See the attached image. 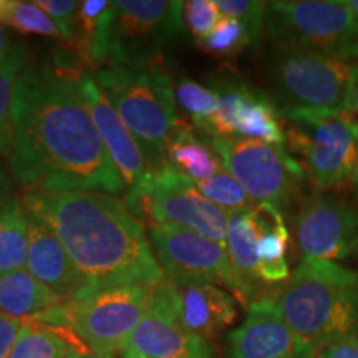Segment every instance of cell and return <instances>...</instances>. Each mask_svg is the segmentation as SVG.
<instances>
[{
	"label": "cell",
	"mask_w": 358,
	"mask_h": 358,
	"mask_svg": "<svg viewBox=\"0 0 358 358\" xmlns=\"http://www.w3.org/2000/svg\"><path fill=\"white\" fill-rule=\"evenodd\" d=\"M12 127L10 173L29 192L127 191L80 82L57 77L48 65H29L13 88Z\"/></svg>",
	"instance_id": "cell-1"
},
{
	"label": "cell",
	"mask_w": 358,
	"mask_h": 358,
	"mask_svg": "<svg viewBox=\"0 0 358 358\" xmlns=\"http://www.w3.org/2000/svg\"><path fill=\"white\" fill-rule=\"evenodd\" d=\"M22 203L65 248L85 284L82 294L105 285L166 279L143 222L123 199L90 191H43L27 192Z\"/></svg>",
	"instance_id": "cell-2"
},
{
	"label": "cell",
	"mask_w": 358,
	"mask_h": 358,
	"mask_svg": "<svg viewBox=\"0 0 358 358\" xmlns=\"http://www.w3.org/2000/svg\"><path fill=\"white\" fill-rule=\"evenodd\" d=\"M285 324L313 355L357 332L358 272L334 261L306 259L277 292Z\"/></svg>",
	"instance_id": "cell-3"
},
{
	"label": "cell",
	"mask_w": 358,
	"mask_h": 358,
	"mask_svg": "<svg viewBox=\"0 0 358 358\" xmlns=\"http://www.w3.org/2000/svg\"><path fill=\"white\" fill-rule=\"evenodd\" d=\"M182 10L185 2L178 0H116L78 27L75 43L95 71L111 64H145L181 35Z\"/></svg>",
	"instance_id": "cell-4"
},
{
	"label": "cell",
	"mask_w": 358,
	"mask_h": 358,
	"mask_svg": "<svg viewBox=\"0 0 358 358\" xmlns=\"http://www.w3.org/2000/svg\"><path fill=\"white\" fill-rule=\"evenodd\" d=\"M93 77L133 133L148 168L163 169L178 120L174 87L161 57L136 65H105Z\"/></svg>",
	"instance_id": "cell-5"
},
{
	"label": "cell",
	"mask_w": 358,
	"mask_h": 358,
	"mask_svg": "<svg viewBox=\"0 0 358 358\" xmlns=\"http://www.w3.org/2000/svg\"><path fill=\"white\" fill-rule=\"evenodd\" d=\"M155 287L156 284L105 285L34 319L71 330L95 353L115 355L146 315Z\"/></svg>",
	"instance_id": "cell-6"
},
{
	"label": "cell",
	"mask_w": 358,
	"mask_h": 358,
	"mask_svg": "<svg viewBox=\"0 0 358 358\" xmlns=\"http://www.w3.org/2000/svg\"><path fill=\"white\" fill-rule=\"evenodd\" d=\"M287 120L289 148L317 191L352 181L358 163V120L347 110H295Z\"/></svg>",
	"instance_id": "cell-7"
},
{
	"label": "cell",
	"mask_w": 358,
	"mask_h": 358,
	"mask_svg": "<svg viewBox=\"0 0 358 358\" xmlns=\"http://www.w3.org/2000/svg\"><path fill=\"white\" fill-rule=\"evenodd\" d=\"M355 64L274 43L267 60L272 100L280 113L295 110H347Z\"/></svg>",
	"instance_id": "cell-8"
},
{
	"label": "cell",
	"mask_w": 358,
	"mask_h": 358,
	"mask_svg": "<svg viewBox=\"0 0 358 358\" xmlns=\"http://www.w3.org/2000/svg\"><path fill=\"white\" fill-rule=\"evenodd\" d=\"M264 30L274 43L358 60V19L343 0L267 2Z\"/></svg>",
	"instance_id": "cell-9"
},
{
	"label": "cell",
	"mask_w": 358,
	"mask_h": 358,
	"mask_svg": "<svg viewBox=\"0 0 358 358\" xmlns=\"http://www.w3.org/2000/svg\"><path fill=\"white\" fill-rule=\"evenodd\" d=\"M123 201L148 227L173 224L226 248L229 214L204 198L196 182L176 169L164 166L151 171L141 185L124 192Z\"/></svg>",
	"instance_id": "cell-10"
},
{
	"label": "cell",
	"mask_w": 358,
	"mask_h": 358,
	"mask_svg": "<svg viewBox=\"0 0 358 358\" xmlns=\"http://www.w3.org/2000/svg\"><path fill=\"white\" fill-rule=\"evenodd\" d=\"M209 145L256 204L284 211L301 191L306 169L285 146L239 136H211Z\"/></svg>",
	"instance_id": "cell-11"
},
{
	"label": "cell",
	"mask_w": 358,
	"mask_h": 358,
	"mask_svg": "<svg viewBox=\"0 0 358 358\" xmlns=\"http://www.w3.org/2000/svg\"><path fill=\"white\" fill-rule=\"evenodd\" d=\"M146 234L166 279L221 284L248 307L244 287L232 268L226 248L198 232L173 224H155L148 227Z\"/></svg>",
	"instance_id": "cell-12"
},
{
	"label": "cell",
	"mask_w": 358,
	"mask_h": 358,
	"mask_svg": "<svg viewBox=\"0 0 358 358\" xmlns=\"http://www.w3.org/2000/svg\"><path fill=\"white\" fill-rule=\"evenodd\" d=\"M120 358H217L213 343L186 330L174 310L168 279L156 284L146 315L124 340Z\"/></svg>",
	"instance_id": "cell-13"
},
{
	"label": "cell",
	"mask_w": 358,
	"mask_h": 358,
	"mask_svg": "<svg viewBox=\"0 0 358 358\" xmlns=\"http://www.w3.org/2000/svg\"><path fill=\"white\" fill-rule=\"evenodd\" d=\"M302 261H340L358 250V209L330 194H317L295 221Z\"/></svg>",
	"instance_id": "cell-14"
},
{
	"label": "cell",
	"mask_w": 358,
	"mask_h": 358,
	"mask_svg": "<svg viewBox=\"0 0 358 358\" xmlns=\"http://www.w3.org/2000/svg\"><path fill=\"white\" fill-rule=\"evenodd\" d=\"M217 113L204 127L211 136H239L285 146L282 113L271 96L239 82H221Z\"/></svg>",
	"instance_id": "cell-15"
},
{
	"label": "cell",
	"mask_w": 358,
	"mask_h": 358,
	"mask_svg": "<svg viewBox=\"0 0 358 358\" xmlns=\"http://www.w3.org/2000/svg\"><path fill=\"white\" fill-rule=\"evenodd\" d=\"M227 358H315L290 332L275 299L252 302L243 325L227 334Z\"/></svg>",
	"instance_id": "cell-16"
},
{
	"label": "cell",
	"mask_w": 358,
	"mask_h": 358,
	"mask_svg": "<svg viewBox=\"0 0 358 358\" xmlns=\"http://www.w3.org/2000/svg\"><path fill=\"white\" fill-rule=\"evenodd\" d=\"M80 87L87 106L92 115L93 123L98 129L103 145L106 146L108 153L113 159L115 166L122 174L127 191L133 189L145 181L151 169L148 168L145 156L141 153V148L134 140L133 133L129 131L120 115L116 113L108 98L98 87L93 73L85 75L80 80ZM124 191V192H127Z\"/></svg>",
	"instance_id": "cell-17"
},
{
	"label": "cell",
	"mask_w": 358,
	"mask_h": 358,
	"mask_svg": "<svg viewBox=\"0 0 358 358\" xmlns=\"http://www.w3.org/2000/svg\"><path fill=\"white\" fill-rule=\"evenodd\" d=\"M174 310L186 330L211 342L224 329L234 324V297L211 282L168 279Z\"/></svg>",
	"instance_id": "cell-18"
},
{
	"label": "cell",
	"mask_w": 358,
	"mask_h": 358,
	"mask_svg": "<svg viewBox=\"0 0 358 358\" xmlns=\"http://www.w3.org/2000/svg\"><path fill=\"white\" fill-rule=\"evenodd\" d=\"M27 271L48 289L71 301L85 290V284L69 254L53 231L29 213V250Z\"/></svg>",
	"instance_id": "cell-19"
},
{
	"label": "cell",
	"mask_w": 358,
	"mask_h": 358,
	"mask_svg": "<svg viewBox=\"0 0 358 358\" xmlns=\"http://www.w3.org/2000/svg\"><path fill=\"white\" fill-rule=\"evenodd\" d=\"M262 226L264 209L261 204L250 211L231 213L227 222L226 250L229 254L232 268L244 287L248 308L252 302L271 299L259 274L257 248Z\"/></svg>",
	"instance_id": "cell-20"
},
{
	"label": "cell",
	"mask_w": 358,
	"mask_h": 358,
	"mask_svg": "<svg viewBox=\"0 0 358 358\" xmlns=\"http://www.w3.org/2000/svg\"><path fill=\"white\" fill-rule=\"evenodd\" d=\"M65 302L27 268L0 274V312L13 319H34Z\"/></svg>",
	"instance_id": "cell-21"
},
{
	"label": "cell",
	"mask_w": 358,
	"mask_h": 358,
	"mask_svg": "<svg viewBox=\"0 0 358 358\" xmlns=\"http://www.w3.org/2000/svg\"><path fill=\"white\" fill-rule=\"evenodd\" d=\"M261 206L264 209V226L257 248L259 274L262 284L268 289L289 280L287 250L290 236L282 211L271 204Z\"/></svg>",
	"instance_id": "cell-22"
},
{
	"label": "cell",
	"mask_w": 358,
	"mask_h": 358,
	"mask_svg": "<svg viewBox=\"0 0 358 358\" xmlns=\"http://www.w3.org/2000/svg\"><path fill=\"white\" fill-rule=\"evenodd\" d=\"M166 166L176 169L194 182L213 178L224 169L211 145L198 140L191 128L179 124L168 143Z\"/></svg>",
	"instance_id": "cell-23"
},
{
	"label": "cell",
	"mask_w": 358,
	"mask_h": 358,
	"mask_svg": "<svg viewBox=\"0 0 358 358\" xmlns=\"http://www.w3.org/2000/svg\"><path fill=\"white\" fill-rule=\"evenodd\" d=\"M77 338L65 327H53L37 319L22 320L10 358H66L71 342Z\"/></svg>",
	"instance_id": "cell-24"
},
{
	"label": "cell",
	"mask_w": 358,
	"mask_h": 358,
	"mask_svg": "<svg viewBox=\"0 0 358 358\" xmlns=\"http://www.w3.org/2000/svg\"><path fill=\"white\" fill-rule=\"evenodd\" d=\"M29 250V213L22 199L0 206V274L27 266Z\"/></svg>",
	"instance_id": "cell-25"
},
{
	"label": "cell",
	"mask_w": 358,
	"mask_h": 358,
	"mask_svg": "<svg viewBox=\"0 0 358 358\" xmlns=\"http://www.w3.org/2000/svg\"><path fill=\"white\" fill-rule=\"evenodd\" d=\"M30 64V52L25 43H15L7 60L0 66V156L10 158L13 148L12 98L17 80Z\"/></svg>",
	"instance_id": "cell-26"
},
{
	"label": "cell",
	"mask_w": 358,
	"mask_h": 358,
	"mask_svg": "<svg viewBox=\"0 0 358 358\" xmlns=\"http://www.w3.org/2000/svg\"><path fill=\"white\" fill-rule=\"evenodd\" d=\"M0 19L6 27L22 34H35L42 37H52L66 42L50 15L43 12L35 2H20V0H0Z\"/></svg>",
	"instance_id": "cell-27"
},
{
	"label": "cell",
	"mask_w": 358,
	"mask_h": 358,
	"mask_svg": "<svg viewBox=\"0 0 358 358\" xmlns=\"http://www.w3.org/2000/svg\"><path fill=\"white\" fill-rule=\"evenodd\" d=\"M196 186L203 192L204 198H208L227 214L250 211L257 206L241 186V182L226 169H221L213 178L196 182Z\"/></svg>",
	"instance_id": "cell-28"
},
{
	"label": "cell",
	"mask_w": 358,
	"mask_h": 358,
	"mask_svg": "<svg viewBox=\"0 0 358 358\" xmlns=\"http://www.w3.org/2000/svg\"><path fill=\"white\" fill-rule=\"evenodd\" d=\"M178 105L192 118L194 127L204 129L209 120L217 113L219 95L216 88H208L191 78H181L174 87Z\"/></svg>",
	"instance_id": "cell-29"
},
{
	"label": "cell",
	"mask_w": 358,
	"mask_h": 358,
	"mask_svg": "<svg viewBox=\"0 0 358 358\" xmlns=\"http://www.w3.org/2000/svg\"><path fill=\"white\" fill-rule=\"evenodd\" d=\"M198 45L213 55L231 57L244 50L245 47H252V40L248 29L241 22L222 17L211 34L198 40Z\"/></svg>",
	"instance_id": "cell-30"
},
{
	"label": "cell",
	"mask_w": 358,
	"mask_h": 358,
	"mask_svg": "<svg viewBox=\"0 0 358 358\" xmlns=\"http://www.w3.org/2000/svg\"><path fill=\"white\" fill-rule=\"evenodd\" d=\"M216 6L222 17L241 22L250 35L252 47L261 43L264 24H266L267 2L259 0H216Z\"/></svg>",
	"instance_id": "cell-31"
},
{
	"label": "cell",
	"mask_w": 358,
	"mask_h": 358,
	"mask_svg": "<svg viewBox=\"0 0 358 358\" xmlns=\"http://www.w3.org/2000/svg\"><path fill=\"white\" fill-rule=\"evenodd\" d=\"M182 17L189 32L201 40L216 29L222 13L216 6V0H189L185 2Z\"/></svg>",
	"instance_id": "cell-32"
},
{
	"label": "cell",
	"mask_w": 358,
	"mask_h": 358,
	"mask_svg": "<svg viewBox=\"0 0 358 358\" xmlns=\"http://www.w3.org/2000/svg\"><path fill=\"white\" fill-rule=\"evenodd\" d=\"M37 6L52 17L60 27L66 42H75L77 37V17L80 3L75 0H37Z\"/></svg>",
	"instance_id": "cell-33"
},
{
	"label": "cell",
	"mask_w": 358,
	"mask_h": 358,
	"mask_svg": "<svg viewBox=\"0 0 358 358\" xmlns=\"http://www.w3.org/2000/svg\"><path fill=\"white\" fill-rule=\"evenodd\" d=\"M22 320L0 312V358H10L13 343L20 332Z\"/></svg>",
	"instance_id": "cell-34"
},
{
	"label": "cell",
	"mask_w": 358,
	"mask_h": 358,
	"mask_svg": "<svg viewBox=\"0 0 358 358\" xmlns=\"http://www.w3.org/2000/svg\"><path fill=\"white\" fill-rule=\"evenodd\" d=\"M315 358H358V335L353 332L322 350Z\"/></svg>",
	"instance_id": "cell-35"
},
{
	"label": "cell",
	"mask_w": 358,
	"mask_h": 358,
	"mask_svg": "<svg viewBox=\"0 0 358 358\" xmlns=\"http://www.w3.org/2000/svg\"><path fill=\"white\" fill-rule=\"evenodd\" d=\"M66 358H116L115 355H100V353H95L93 350L85 345V343L78 337L71 342L69 355Z\"/></svg>",
	"instance_id": "cell-36"
},
{
	"label": "cell",
	"mask_w": 358,
	"mask_h": 358,
	"mask_svg": "<svg viewBox=\"0 0 358 358\" xmlns=\"http://www.w3.org/2000/svg\"><path fill=\"white\" fill-rule=\"evenodd\" d=\"M347 111L358 120V62H355V66H353L350 90H348Z\"/></svg>",
	"instance_id": "cell-37"
},
{
	"label": "cell",
	"mask_w": 358,
	"mask_h": 358,
	"mask_svg": "<svg viewBox=\"0 0 358 358\" xmlns=\"http://www.w3.org/2000/svg\"><path fill=\"white\" fill-rule=\"evenodd\" d=\"M15 199L13 196V185L12 179L8 178V174L3 166H0V206L7 204L8 201Z\"/></svg>",
	"instance_id": "cell-38"
},
{
	"label": "cell",
	"mask_w": 358,
	"mask_h": 358,
	"mask_svg": "<svg viewBox=\"0 0 358 358\" xmlns=\"http://www.w3.org/2000/svg\"><path fill=\"white\" fill-rule=\"evenodd\" d=\"M10 50H12V47H10V43H8L6 24H3L2 19H0V66H2L3 62L7 60Z\"/></svg>",
	"instance_id": "cell-39"
},
{
	"label": "cell",
	"mask_w": 358,
	"mask_h": 358,
	"mask_svg": "<svg viewBox=\"0 0 358 358\" xmlns=\"http://www.w3.org/2000/svg\"><path fill=\"white\" fill-rule=\"evenodd\" d=\"M350 185H352L353 196H355V199H357V203H358V163H357V169H355V173H353V178H352Z\"/></svg>",
	"instance_id": "cell-40"
},
{
	"label": "cell",
	"mask_w": 358,
	"mask_h": 358,
	"mask_svg": "<svg viewBox=\"0 0 358 358\" xmlns=\"http://www.w3.org/2000/svg\"><path fill=\"white\" fill-rule=\"evenodd\" d=\"M343 2H345L347 7L352 8V12L355 13L357 19H358V0H343Z\"/></svg>",
	"instance_id": "cell-41"
},
{
	"label": "cell",
	"mask_w": 358,
	"mask_h": 358,
	"mask_svg": "<svg viewBox=\"0 0 358 358\" xmlns=\"http://www.w3.org/2000/svg\"><path fill=\"white\" fill-rule=\"evenodd\" d=\"M357 335H358V334H357Z\"/></svg>",
	"instance_id": "cell-42"
}]
</instances>
